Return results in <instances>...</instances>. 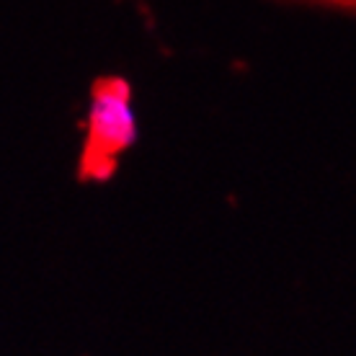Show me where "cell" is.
Listing matches in <instances>:
<instances>
[{"mask_svg":"<svg viewBox=\"0 0 356 356\" xmlns=\"http://www.w3.org/2000/svg\"><path fill=\"white\" fill-rule=\"evenodd\" d=\"M137 140V111L132 93L122 81H104L93 90L88 106L90 168L104 170Z\"/></svg>","mask_w":356,"mask_h":356,"instance_id":"cell-1","label":"cell"}]
</instances>
